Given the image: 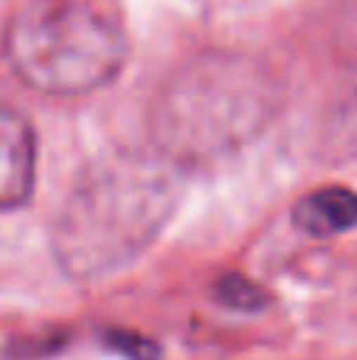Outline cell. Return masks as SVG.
<instances>
[{"label": "cell", "mask_w": 357, "mask_h": 360, "mask_svg": "<svg viewBox=\"0 0 357 360\" xmlns=\"http://www.w3.org/2000/svg\"><path fill=\"white\" fill-rule=\"evenodd\" d=\"M177 171L158 152H124L95 165L54 224L63 272L86 281L136 259L174 212Z\"/></svg>", "instance_id": "2"}, {"label": "cell", "mask_w": 357, "mask_h": 360, "mask_svg": "<svg viewBox=\"0 0 357 360\" xmlns=\"http://www.w3.org/2000/svg\"><path fill=\"white\" fill-rule=\"evenodd\" d=\"M6 67L32 92L76 98L114 82L130 57V38L98 0H22L0 38Z\"/></svg>", "instance_id": "3"}, {"label": "cell", "mask_w": 357, "mask_h": 360, "mask_svg": "<svg viewBox=\"0 0 357 360\" xmlns=\"http://www.w3.org/2000/svg\"><path fill=\"white\" fill-rule=\"evenodd\" d=\"M35 184V136L19 111L0 105V209H16Z\"/></svg>", "instance_id": "4"}, {"label": "cell", "mask_w": 357, "mask_h": 360, "mask_svg": "<svg viewBox=\"0 0 357 360\" xmlns=\"http://www.w3.org/2000/svg\"><path fill=\"white\" fill-rule=\"evenodd\" d=\"M215 294H219L221 304L234 307V310H253V307L263 304L259 288L253 285V281L240 278V275H225V278L219 281V288H215Z\"/></svg>", "instance_id": "6"}, {"label": "cell", "mask_w": 357, "mask_h": 360, "mask_svg": "<svg viewBox=\"0 0 357 360\" xmlns=\"http://www.w3.org/2000/svg\"><path fill=\"white\" fill-rule=\"evenodd\" d=\"M278 108L282 86L263 63L212 51L162 86L149 117L152 146L177 168L212 165L250 146Z\"/></svg>", "instance_id": "1"}, {"label": "cell", "mask_w": 357, "mask_h": 360, "mask_svg": "<svg viewBox=\"0 0 357 360\" xmlns=\"http://www.w3.org/2000/svg\"><path fill=\"white\" fill-rule=\"evenodd\" d=\"M297 231L310 237H339L357 228V190L320 186L294 205Z\"/></svg>", "instance_id": "5"}]
</instances>
